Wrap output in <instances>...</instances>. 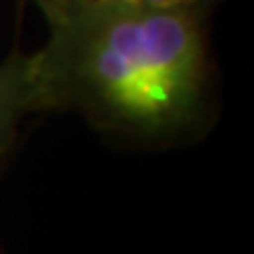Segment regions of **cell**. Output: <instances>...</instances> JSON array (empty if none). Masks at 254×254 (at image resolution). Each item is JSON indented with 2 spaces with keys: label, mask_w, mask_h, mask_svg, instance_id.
<instances>
[{
  "label": "cell",
  "mask_w": 254,
  "mask_h": 254,
  "mask_svg": "<svg viewBox=\"0 0 254 254\" xmlns=\"http://www.w3.org/2000/svg\"><path fill=\"white\" fill-rule=\"evenodd\" d=\"M0 254H2V252H0Z\"/></svg>",
  "instance_id": "5"
},
{
  "label": "cell",
  "mask_w": 254,
  "mask_h": 254,
  "mask_svg": "<svg viewBox=\"0 0 254 254\" xmlns=\"http://www.w3.org/2000/svg\"><path fill=\"white\" fill-rule=\"evenodd\" d=\"M31 2H33V0H31Z\"/></svg>",
  "instance_id": "4"
},
{
  "label": "cell",
  "mask_w": 254,
  "mask_h": 254,
  "mask_svg": "<svg viewBox=\"0 0 254 254\" xmlns=\"http://www.w3.org/2000/svg\"><path fill=\"white\" fill-rule=\"evenodd\" d=\"M125 2L153 5V7H184V5H198V2H205V0H125Z\"/></svg>",
  "instance_id": "3"
},
{
  "label": "cell",
  "mask_w": 254,
  "mask_h": 254,
  "mask_svg": "<svg viewBox=\"0 0 254 254\" xmlns=\"http://www.w3.org/2000/svg\"><path fill=\"white\" fill-rule=\"evenodd\" d=\"M47 40L31 55L40 111H73L134 146L193 141L212 123L209 12L217 0H33Z\"/></svg>",
  "instance_id": "1"
},
{
  "label": "cell",
  "mask_w": 254,
  "mask_h": 254,
  "mask_svg": "<svg viewBox=\"0 0 254 254\" xmlns=\"http://www.w3.org/2000/svg\"><path fill=\"white\" fill-rule=\"evenodd\" d=\"M36 113L31 55L12 52L0 62V170L7 163L26 116Z\"/></svg>",
  "instance_id": "2"
}]
</instances>
